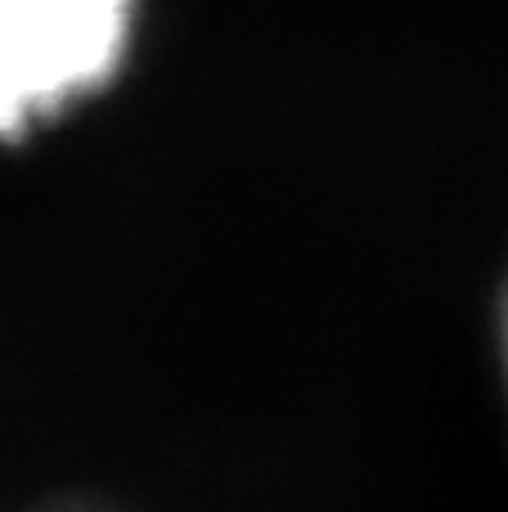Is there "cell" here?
<instances>
[{
  "mask_svg": "<svg viewBox=\"0 0 508 512\" xmlns=\"http://www.w3.org/2000/svg\"><path fill=\"white\" fill-rule=\"evenodd\" d=\"M131 23L135 0H0V140H23L104 90Z\"/></svg>",
  "mask_w": 508,
  "mask_h": 512,
  "instance_id": "1",
  "label": "cell"
},
{
  "mask_svg": "<svg viewBox=\"0 0 508 512\" xmlns=\"http://www.w3.org/2000/svg\"><path fill=\"white\" fill-rule=\"evenodd\" d=\"M500 355H504V378H508V283L500 297Z\"/></svg>",
  "mask_w": 508,
  "mask_h": 512,
  "instance_id": "2",
  "label": "cell"
}]
</instances>
